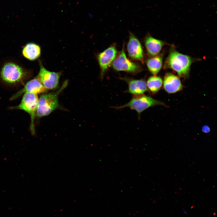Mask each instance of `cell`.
I'll use <instances>...</instances> for the list:
<instances>
[{"instance_id": "6da1fadb", "label": "cell", "mask_w": 217, "mask_h": 217, "mask_svg": "<svg viewBox=\"0 0 217 217\" xmlns=\"http://www.w3.org/2000/svg\"><path fill=\"white\" fill-rule=\"evenodd\" d=\"M193 59L190 56L171 49L165 63V67L172 69L180 76L188 77Z\"/></svg>"}, {"instance_id": "7a4b0ae2", "label": "cell", "mask_w": 217, "mask_h": 217, "mask_svg": "<svg viewBox=\"0 0 217 217\" xmlns=\"http://www.w3.org/2000/svg\"><path fill=\"white\" fill-rule=\"evenodd\" d=\"M68 82L65 81L61 87L55 92L42 95L38 99L36 117L40 118L50 114L59 106L58 97L66 87Z\"/></svg>"}, {"instance_id": "3957f363", "label": "cell", "mask_w": 217, "mask_h": 217, "mask_svg": "<svg viewBox=\"0 0 217 217\" xmlns=\"http://www.w3.org/2000/svg\"><path fill=\"white\" fill-rule=\"evenodd\" d=\"M38 99L37 94L26 93L24 94L21 102L18 105L10 108L11 109L22 110L30 115L31 123L30 128L33 136L35 135L36 133L34 120L36 116Z\"/></svg>"}, {"instance_id": "277c9868", "label": "cell", "mask_w": 217, "mask_h": 217, "mask_svg": "<svg viewBox=\"0 0 217 217\" xmlns=\"http://www.w3.org/2000/svg\"><path fill=\"white\" fill-rule=\"evenodd\" d=\"M157 105L166 106L163 102L156 100L152 97L143 94L134 96L127 103L119 106H113L111 108L121 109L128 107L135 110L139 118L142 112L149 108Z\"/></svg>"}, {"instance_id": "5b68a950", "label": "cell", "mask_w": 217, "mask_h": 217, "mask_svg": "<svg viewBox=\"0 0 217 217\" xmlns=\"http://www.w3.org/2000/svg\"><path fill=\"white\" fill-rule=\"evenodd\" d=\"M26 76V72L17 64L7 63L3 66L0 72L2 79L10 84H15L21 81Z\"/></svg>"}, {"instance_id": "8992f818", "label": "cell", "mask_w": 217, "mask_h": 217, "mask_svg": "<svg viewBox=\"0 0 217 217\" xmlns=\"http://www.w3.org/2000/svg\"><path fill=\"white\" fill-rule=\"evenodd\" d=\"M124 47L123 44L121 52L112 63V68L117 71H124L133 74L140 72L142 70V67L138 64L132 62L127 58Z\"/></svg>"}, {"instance_id": "52a82bcc", "label": "cell", "mask_w": 217, "mask_h": 217, "mask_svg": "<svg viewBox=\"0 0 217 217\" xmlns=\"http://www.w3.org/2000/svg\"><path fill=\"white\" fill-rule=\"evenodd\" d=\"M40 70L36 78L46 89L53 90L58 86L61 73L50 71L46 69L41 62Z\"/></svg>"}, {"instance_id": "ba28073f", "label": "cell", "mask_w": 217, "mask_h": 217, "mask_svg": "<svg viewBox=\"0 0 217 217\" xmlns=\"http://www.w3.org/2000/svg\"><path fill=\"white\" fill-rule=\"evenodd\" d=\"M117 54L115 45L113 44L97 55L100 68V77L102 80L108 68L115 59Z\"/></svg>"}, {"instance_id": "9c48e42d", "label": "cell", "mask_w": 217, "mask_h": 217, "mask_svg": "<svg viewBox=\"0 0 217 217\" xmlns=\"http://www.w3.org/2000/svg\"><path fill=\"white\" fill-rule=\"evenodd\" d=\"M127 49L131 58L143 62V51L141 44L137 38L130 32Z\"/></svg>"}, {"instance_id": "30bf717a", "label": "cell", "mask_w": 217, "mask_h": 217, "mask_svg": "<svg viewBox=\"0 0 217 217\" xmlns=\"http://www.w3.org/2000/svg\"><path fill=\"white\" fill-rule=\"evenodd\" d=\"M47 91V89L36 78L28 81L24 87L13 95L10 98L12 100L16 99L22 95L27 92L36 94L42 93Z\"/></svg>"}, {"instance_id": "8fae6325", "label": "cell", "mask_w": 217, "mask_h": 217, "mask_svg": "<svg viewBox=\"0 0 217 217\" xmlns=\"http://www.w3.org/2000/svg\"><path fill=\"white\" fill-rule=\"evenodd\" d=\"M121 79L126 81L128 84L127 92L134 96L143 94L148 90L144 79H135L126 77Z\"/></svg>"}, {"instance_id": "7c38bea8", "label": "cell", "mask_w": 217, "mask_h": 217, "mask_svg": "<svg viewBox=\"0 0 217 217\" xmlns=\"http://www.w3.org/2000/svg\"><path fill=\"white\" fill-rule=\"evenodd\" d=\"M163 87L169 93H173L181 90L183 86L179 78L170 73L165 75L163 81Z\"/></svg>"}, {"instance_id": "4fadbf2b", "label": "cell", "mask_w": 217, "mask_h": 217, "mask_svg": "<svg viewBox=\"0 0 217 217\" xmlns=\"http://www.w3.org/2000/svg\"><path fill=\"white\" fill-rule=\"evenodd\" d=\"M144 44L148 54L153 57L159 55L165 43L148 34L145 38Z\"/></svg>"}, {"instance_id": "5bb4252c", "label": "cell", "mask_w": 217, "mask_h": 217, "mask_svg": "<svg viewBox=\"0 0 217 217\" xmlns=\"http://www.w3.org/2000/svg\"><path fill=\"white\" fill-rule=\"evenodd\" d=\"M40 46L36 44L30 42L27 44L22 49L23 55L30 60H34L38 58L41 55Z\"/></svg>"}, {"instance_id": "9a60e30c", "label": "cell", "mask_w": 217, "mask_h": 217, "mask_svg": "<svg viewBox=\"0 0 217 217\" xmlns=\"http://www.w3.org/2000/svg\"><path fill=\"white\" fill-rule=\"evenodd\" d=\"M163 61V55L161 54L147 59L146 63L149 71L156 75L161 69Z\"/></svg>"}, {"instance_id": "2e32d148", "label": "cell", "mask_w": 217, "mask_h": 217, "mask_svg": "<svg viewBox=\"0 0 217 217\" xmlns=\"http://www.w3.org/2000/svg\"><path fill=\"white\" fill-rule=\"evenodd\" d=\"M162 84L161 77L156 75L152 76L149 78L147 81V90L152 93H155L160 89Z\"/></svg>"}, {"instance_id": "e0dca14e", "label": "cell", "mask_w": 217, "mask_h": 217, "mask_svg": "<svg viewBox=\"0 0 217 217\" xmlns=\"http://www.w3.org/2000/svg\"><path fill=\"white\" fill-rule=\"evenodd\" d=\"M202 130L203 132L204 133H208L209 132L210 129L208 126L205 125L203 127Z\"/></svg>"}]
</instances>
